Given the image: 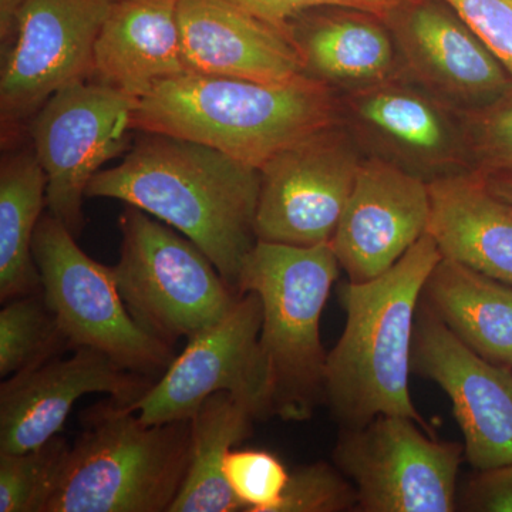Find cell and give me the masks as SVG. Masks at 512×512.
I'll return each instance as SVG.
<instances>
[{"label":"cell","instance_id":"obj_23","mask_svg":"<svg viewBox=\"0 0 512 512\" xmlns=\"http://www.w3.org/2000/svg\"><path fill=\"white\" fill-rule=\"evenodd\" d=\"M2 150L0 301L6 303L42 291L33 238L46 205L47 178L29 141Z\"/></svg>","mask_w":512,"mask_h":512},{"label":"cell","instance_id":"obj_3","mask_svg":"<svg viewBox=\"0 0 512 512\" xmlns=\"http://www.w3.org/2000/svg\"><path fill=\"white\" fill-rule=\"evenodd\" d=\"M340 121L339 93L302 74L261 83L185 73L134 107V130L205 144L261 168L279 151Z\"/></svg>","mask_w":512,"mask_h":512},{"label":"cell","instance_id":"obj_2","mask_svg":"<svg viewBox=\"0 0 512 512\" xmlns=\"http://www.w3.org/2000/svg\"><path fill=\"white\" fill-rule=\"evenodd\" d=\"M441 258L426 234L389 271L339 289L346 323L326 357L325 403L340 427L397 414L430 431L414 407L409 377L421 293Z\"/></svg>","mask_w":512,"mask_h":512},{"label":"cell","instance_id":"obj_8","mask_svg":"<svg viewBox=\"0 0 512 512\" xmlns=\"http://www.w3.org/2000/svg\"><path fill=\"white\" fill-rule=\"evenodd\" d=\"M416 420L382 414L340 429L333 461L355 485L357 511L453 512L464 446L433 439Z\"/></svg>","mask_w":512,"mask_h":512},{"label":"cell","instance_id":"obj_19","mask_svg":"<svg viewBox=\"0 0 512 512\" xmlns=\"http://www.w3.org/2000/svg\"><path fill=\"white\" fill-rule=\"evenodd\" d=\"M306 76L338 93L352 92L402 73L386 20L365 10L326 6L286 23Z\"/></svg>","mask_w":512,"mask_h":512},{"label":"cell","instance_id":"obj_31","mask_svg":"<svg viewBox=\"0 0 512 512\" xmlns=\"http://www.w3.org/2000/svg\"><path fill=\"white\" fill-rule=\"evenodd\" d=\"M228 2L234 3L238 8L244 9L256 18L271 23L276 28L285 30L289 20L306 10L340 6V8L365 10L384 19L394 9L399 8L404 0H228Z\"/></svg>","mask_w":512,"mask_h":512},{"label":"cell","instance_id":"obj_26","mask_svg":"<svg viewBox=\"0 0 512 512\" xmlns=\"http://www.w3.org/2000/svg\"><path fill=\"white\" fill-rule=\"evenodd\" d=\"M69 450L57 434L25 453H0V512H45Z\"/></svg>","mask_w":512,"mask_h":512},{"label":"cell","instance_id":"obj_18","mask_svg":"<svg viewBox=\"0 0 512 512\" xmlns=\"http://www.w3.org/2000/svg\"><path fill=\"white\" fill-rule=\"evenodd\" d=\"M178 23L191 73L261 83L291 82L305 74L285 30L228 0H178Z\"/></svg>","mask_w":512,"mask_h":512},{"label":"cell","instance_id":"obj_21","mask_svg":"<svg viewBox=\"0 0 512 512\" xmlns=\"http://www.w3.org/2000/svg\"><path fill=\"white\" fill-rule=\"evenodd\" d=\"M427 234L443 258L512 286V204L478 171L429 183Z\"/></svg>","mask_w":512,"mask_h":512},{"label":"cell","instance_id":"obj_6","mask_svg":"<svg viewBox=\"0 0 512 512\" xmlns=\"http://www.w3.org/2000/svg\"><path fill=\"white\" fill-rule=\"evenodd\" d=\"M119 264L113 266L128 312L154 338L173 346L210 328L237 303L217 266L184 235L127 205L120 217Z\"/></svg>","mask_w":512,"mask_h":512},{"label":"cell","instance_id":"obj_28","mask_svg":"<svg viewBox=\"0 0 512 512\" xmlns=\"http://www.w3.org/2000/svg\"><path fill=\"white\" fill-rule=\"evenodd\" d=\"M357 511L355 485L335 464L319 463L291 473L279 512Z\"/></svg>","mask_w":512,"mask_h":512},{"label":"cell","instance_id":"obj_9","mask_svg":"<svg viewBox=\"0 0 512 512\" xmlns=\"http://www.w3.org/2000/svg\"><path fill=\"white\" fill-rule=\"evenodd\" d=\"M136 103L113 87L84 80L53 94L29 121L26 136L46 173L47 210L76 238L90 181L130 147Z\"/></svg>","mask_w":512,"mask_h":512},{"label":"cell","instance_id":"obj_33","mask_svg":"<svg viewBox=\"0 0 512 512\" xmlns=\"http://www.w3.org/2000/svg\"><path fill=\"white\" fill-rule=\"evenodd\" d=\"M28 0H0V56L8 52L18 28L19 16Z\"/></svg>","mask_w":512,"mask_h":512},{"label":"cell","instance_id":"obj_20","mask_svg":"<svg viewBox=\"0 0 512 512\" xmlns=\"http://www.w3.org/2000/svg\"><path fill=\"white\" fill-rule=\"evenodd\" d=\"M185 73L178 0H117L94 46L92 80L140 100Z\"/></svg>","mask_w":512,"mask_h":512},{"label":"cell","instance_id":"obj_4","mask_svg":"<svg viewBox=\"0 0 512 512\" xmlns=\"http://www.w3.org/2000/svg\"><path fill=\"white\" fill-rule=\"evenodd\" d=\"M340 269L330 242L296 247L258 241L245 259L239 293L254 292L262 303L258 348L266 417L308 420L325 404L328 353L320 318Z\"/></svg>","mask_w":512,"mask_h":512},{"label":"cell","instance_id":"obj_22","mask_svg":"<svg viewBox=\"0 0 512 512\" xmlns=\"http://www.w3.org/2000/svg\"><path fill=\"white\" fill-rule=\"evenodd\" d=\"M421 302L477 355L512 369L511 285L441 258Z\"/></svg>","mask_w":512,"mask_h":512},{"label":"cell","instance_id":"obj_7","mask_svg":"<svg viewBox=\"0 0 512 512\" xmlns=\"http://www.w3.org/2000/svg\"><path fill=\"white\" fill-rule=\"evenodd\" d=\"M33 256L47 305L73 349L99 350L154 380L164 375L175 357L173 346L138 325L121 298L113 266L90 258L49 212L37 225Z\"/></svg>","mask_w":512,"mask_h":512},{"label":"cell","instance_id":"obj_13","mask_svg":"<svg viewBox=\"0 0 512 512\" xmlns=\"http://www.w3.org/2000/svg\"><path fill=\"white\" fill-rule=\"evenodd\" d=\"M261 325V299L254 292L241 293L228 315L188 339L164 375L128 407L150 424L191 420L208 397L227 392L255 419H266Z\"/></svg>","mask_w":512,"mask_h":512},{"label":"cell","instance_id":"obj_5","mask_svg":"<svg viewBox=\"0 0 512 512\" xmlns=\"http://www.w3.org/2000/svg\"><path fill=\"white\" fill-rule=\"evenodd\" d=\"M110 399L83 414L45 512H170L191 460V420L150 424Z\"/></svg>","mask_w":512,"mask_h":512},{"label":"cell","instance_id":"obj_14","mask_svg":"<svg viewBox=\"0 0 512 512\" xmlns=\"http://www.w3.org/2000/svg\"><path fill=\"white\" fill-rule=\"evenodd\" d=\"M402 73L464 114L512 92V77L443 0H404L384 18Z\"/></svg>","mask_w":512,"mask_h":512},{"label":"cell","instance_id":"obj_25","mask_svg":"<svg viewBox=\"0 0 512 512\" xmlns=\"http://www.w3.org/2000/svg\"><path fill=\"white\" fill-rule=\"evenodd\" d=\"M72 348L43 292L6 302L0 312V376L45 365Z\"/></svg>","mask_w":512,"mask_h":512},{"label":"cell","instance_id":"obj_29","mask_svg":"<svg viewBox=\"0 0 512 512\" xmlns=\"http://www.w3.org/2000/svg\"><path fill=\"white\" fill-rule=\"evenodd\" d=\"M473 171H512V92L491 106L467 114Z\"/></svg>","mask_w":512,"mask_h":512},{"label":"cell","instance_id":"obj_32","mask_svg":"<svg viewBox=\"0 0 512 512\" xmlns=\"http://www.w3.org/2000/svg\"><path fill=\"white\" fill-rule=\"evenodd\" d=\"M458 507L470 512H512V463L477 470L458 495Z\"/></svg>","mask_w":512,"mask_h":512},{"label":"cell","instance_id":"obj_27","mask_svg":"<svg viewBox=\"0 0 512 512\" xmlns=\"http://www.w3.org/2000/svg\"><path fill=\"white\" fill-rule=\"evenodd\" d=\"M225 480L247 512H279L291 473L266 450H234L224 463Z\"/></svg>","mask_w":512,"mask_h":512},{"label":"cell","instance_id":"obj_30","mask_svg":"<svg viewBox=\"0 0 512 512\" xmlns=\"http://www.w3.org/2000/svg\"><path fill=\"white\" fill-rule=\"evenodd\" d=\"M476 32L512 77V0H443Z\"/></svg>","mask_w":512,"mask_h":512},{"label":"cell","instance_id":"obj_34","mask_svg":"<svg viewBox=\"0 0 512 512\" xmlns=\"http://www.w3.org/2000/svg\"><path fill=\"white\" fill-rule=\"evenodd\" d=\"M485 184L498 197L510 201L512 204V171H501V173L483 174Z\"/></svg>","mask_w":512,"mask_h":512},{"label":"cell","instance_id":"obj_15","mask_svg":"<svg viewBox=\"0 0 512 512\" xmlns=\"http://www.w3.org/2000/svg\"><path fill=\"white\" fill-rule=\"evenodd\" d=\"M412 372L447 394L463 433L466 460L476 471L512 463V369L477 355L421 299Z\"/></svg>","mask_w":512,"mask_h":512},{"label":"cell","instance_id":"obj_12","mask_svg":"<svg viewBox=\"0 0 512 512\" xmlns=\"http://www.w3.org/2000/svg\"><path fill=\"white\" fill-rule=\"evenodd\" d=\"M363 160L365 154L339 121L266 161L259 168L258 241L329 244Z\"/></svg>","mask_w":512,"mask_h":512},{"label":"cell","instance_id":"obj_16","mask_svg":"<svg viewBox=\"0 0 512 512\" xmlns=\"http://www.w3.org/2000/svg\"><path fill=\"white\" fill-rule=\"evenodd\" d=\"M429 183L396 165L365 157L330 247L349 282L389 271L427 234Z\"/></svg>","mask_w":512,"mask_h":512},{"label":"cell","instance_id":"obj_10","mask_svg":"<svg viewBox=\"0 0 512 512\" xmlns=\"http://www.w3.org/2000/svg\"><path fill=\"white\" fill-rule=\"evenodd\" d=\"M117 0H28L0 73L2 148L26 128L53 94L92 79L94 46Z\"/></svg>","mask_w":512,"mask_h":512},{"label":"cell","instance_id":"obj_11","mask_svg":"<svg viewBox=\"0 0 512 512\" xmlns=\"http://www.w3.org/2000/svg\"><path fill=\"white\" fill-rule=\"evenodd\" d=\"M340 123L365 157H375L426 183L473 171L467 114L400 73L339 93Z\"/></svg>","mask_w":512,"mask_h":512},{"label":"cell","instance_id":"obj_17","mask_svg":"<svg viewBox=\"0 0 512 512\" xmlns=\"http://www.w3.org/2000/svg\"><path fill=\"white\" fill-rule=\"evenodd\" d=\"M154 382L89 348L10 376L0 386V453L43 446L59 434L74 403L86 394L106 393L117 402L133 404Z\"/></svg>","mask_w":512,"mask_h":512},{"label":"cell","instance_id":"obj_1","mask_svg":"<svg viewBox=\"0 0 512 512\" xmlns=\"http://www.w3.org/2000/svg\"><path fill=\"white\" fill-rule=\"evenodd\" d=\"M259 191L258 168L205 144L141 131L119 165L94 175L86 198L123 201L170 225L239 293L242 266L258 242Z\"/></svg>","mask_w":512,"mask_h":512},{"label":"cell","instance_id":"obj_24","mask_svg":"<svg viewBox=\"0 0 512 512\" xmlns=\"http://www.w3.org/2000/svg\"><path fill=\"white\" fill-rule=\"evenodd\" d=\"M254 414L232 394L208 397L191 419V460L170 512L244 511L225 480L227 454L252 433Z\"/></svg>","mask_w":512,"mask_h":512}]
</instances>
